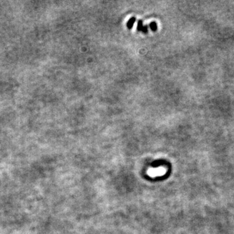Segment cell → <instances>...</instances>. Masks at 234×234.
Returning a JSON list of instances; mask_svg holds the SVG:
<instances>
[{
  "label": "cell",
  "instance_id": "3",
  "mask_svg": "<svg viewBox=\"0 0 234 234\" xmlns=\"http://www.w3.org/2000/svg\"><path fill=\"white\" fill-rule=\"evenodd\" d=\"M135 20H136V18H135V17L131 18L129 20V21L127 23V26H128V27L129 28V29H132L133 24H134L135 22Z\"/></svg>",
  "mask_w": 234,
  "mask_h": 234
},
{
  "label": "cell",
  "instance_id": "2",
  "mask_svg": "<svg viewBox=\"0 0 234 234\" xmlns=\"http://www.w3.org/2000/svg\"><path fill=\"white\" fill-rule=\"evenodd\" d=\"M137 30L141 31L144 33H148V26H143V20H139L138 22V26H137Z\"/></svg>",
  "mask_w": 234,
  "mask_h": 234
},
{
  "label": "cell",
  "instance_id": "1",
  "mask_svg": "<svg viewBox=\"0 0 234 234\" xmlns=\"http://www.w3.org/2000/svg\"><path fill=\"white\" fill-rule=\"evenodd\" d=\"M165 169L163 167H158L156 168H152V169H150L148 170V174L152 176V177H156V176H163L165 172Z\"/></svg>",
  "mask_w": 234,
  "mask_h": 234
},
{
  "label": "cell",
  "instance_id": "4",
  "mask_svg": "<svg viewBox=\"0 0 234 234\" xmlns=\"http://www.w3.org/2000/svg\"><path fill=\"white\" fill-rule=\"evenodd\" d=\"M150 29L152 31H156L157 29V25L156 22H151L150 23Z\"/></svg>",
  "mask_w": 234,
  "mask_h": 234
}]
</instances>
